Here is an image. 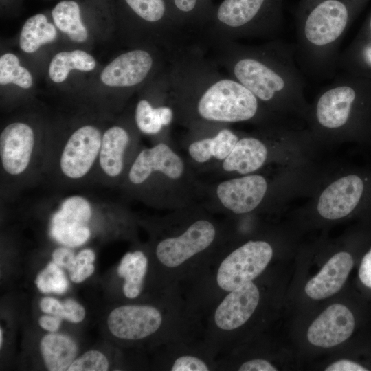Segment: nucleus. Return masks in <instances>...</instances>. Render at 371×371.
Listing matches in <instances>:
<instances>
[{
    "label": "nucleus",
    "mask_w": 371,
    "mask_h": 371,
    "mask_svg": "<svg viewBox=\"0 0 371 371\" xmlns=\"http://www.w3.org/2000/svg\"><path fill=\"white\" fill-rule=\"evenodd\" d=\"M187 41L167 52L163 71L175 122L189 128L265 122L272 117L249 89L221 71L201 42Z\"/></svg>",
    "instance_id": "1"
},
{
    "label": "nucleus",
    "mask_w": 371,
    "mask_h": 371,
    "mask_svg": "<svg viewBox=\"0 0 371 371\" xmlns=\"http://www.w3.org/2000/svg\"><path fill=\"white\" fill-rule=\"evenodd\" d=\"M203 44L221 69L272 113L308 111L304 96L306 84L296 65L295 45L275 38L256 45L236 41Z\"/></svg>",
    "instance_id": "2"
},
{
    "label": "nucleus",
    "mask_w": 371,
    "mask_h": 371,
    "mask_svg": "<svg viewBox=\"0 0 371 371\" xmlns=\"http://www.w3.org/2000/svg\"><path fill=\"white\" fill-rule=\"evenodd\" d=\"M227 245L225 223L191 205L159 219L150 251L157 288H181Z\"/></svg>",
    "instance_id": "3"
},
{
    "label": "nucleus",
    "mask_w": 371,
    "mask_h": 371,
    "mask_svg": "<svg viewBox=\"0 0 371 371\" xmlns=\"http://www.w3.org/2000/svg\"><path fill=\"white\" fill-rule=\"evenodd\" d=\"M110 333L121 341L167 343L203 337V321L193 311L180 287L162 291L150 303L126 304L107 318Z\"/></svg>",
    "instance_id": "4"
},
{
    "label": "nucleus",
    "mask_w": 371,
    "mask_h": 371,
    "mask_svg": "<svg viewBox=\"0 0 371 371\" xmlns=\"http://www.w3.org/2000/svg\"><path fill=\"white\" fill-rule=\"evenodd\" d=\"M120 188L146 205L174 210L190 206L196 190L184 159L164 141L139 150Z\"/></svg>",
    "instance_id": "5"
},
{
    "label": "nucleus",
    "mask_w": 371,
    "mask_h": 371,
    "mask_svg": "<svg viewBox=\"0 0 371 371\" xmlns=\"http://www.w3.org/2000/svg\"><path fill=\"white\" fill-rule=\"evenodd\" d=\"M369 1L323 0L297 19L295 59L301 71L317 79L334 77L341 40Z\"/></svg>",
    "instance_id": "6"
},
{
    "label": "nucleus",
    "mask_w": 371,
    "mask_h": 371,
    "mask_svg": "<svg viewBox=\"0 0 371 371\" xmlns=\"http://www.w3.org/2000/svg\"><path fill=\"white\" fill-rule=\"evenodd\" d=\"M51 135L49 126L31 115L14 117L3 124L0 131L2 197L14 199L43 180Z\"/></svg>",
    "instance_id": "7"
},
{
    "label": "nucleus",
    "mask_w": 371,
    "mask_h": 371,
    "mask_svg": "<svg viewBox=\"0 0 371 371\" xmlns=\"http://www.w3.org/2000/svg\"><path fill=\"white\" fill-rule=\"evenodd\" d=\"M98 114L80 117L64 131L52 129L43 180L60 188L93 183L103 132L110 121Z\"/></svg>",
    "instance_id": "8"
},
{
    "label": "nucleus",
    "mask_w": 371,
    "mask_h": 371,
    "mask_svg": "<svg viewBox=\"0 0 371 371\" xmlns=\"http://www.w3.org/2000/svg\"><path fill=\"white\" fill-rule=\"evenodd\" d=\"M311 117L321 132L371 137V79L344 73L319 93Z\"/></svg>",
    "instance_id": "9"
},
{
    "label": "nucleus",
    "mask_w": 371,
    "mask_h": 371,
    "mask_svg": "<svg viewBox=\"0 0 371 371\" xmlns=\"http://www.w3.org/2000/svg\"><path fill=\"white\" fill-rule=\"evenodd\" d=\"M284 22L283 0H223L197 38L203 43L240 38L274 39Z\"/></svg>",
    "instance_id": "10"
},
{
    "label": "nucleus",
    "mask_w": 371,
    "mask_h": 371,
    "mask_svg": "<svg viewBox=\"0 0 371 371\" xmlns=\"http://www.w3.org/2000/svg\"><path fill=\"white\" fill-rule=\"evenodd\" d=\"M120 31L131 47L152 45L170 51L187 40L174 22L166 0H120Z\"/></svg>",
    "instance_id": "11"
},
{
    "label": "nucleus",
    "mask_w": 371,
    "mask_h": 371,
    "mask_svg": "<svg viewBox=\"0 0 371 371\" xmlns=\"http://www.w3.org/2000/svg\"><path fill=\"white\" fill-rule=\"evenodd\" d=\"M167 54V51L157 46L131 47L102 68L100 82L115 95L117 108L164 69Z\"/></svg>",
    "instance_id": "12"
},
{
    "label": "nucleus",
    "mask_w": 371,
    "mask_h": 371,
    "mask_svg": "<svg viewBox=\"0 0 371 371\" xmlns=\"http://www.w3.org/2000/svg\"><path fill=\"white\" fill-rule=\"evenodd\" d=\"M140 134L133 114L109 121L103 132L93 183L120 188L141 148Z\"/></svg>",
    "instance_id": "13"
},
{
    "label": "nucleus",
    "mask_w": 371,
    "mask_h": 371,
    "mask_svg": "<svg viewBox=\"0 0 371 371\" xmlns=\"http://www.w3.org/2000/svg\"><path fill=\"white\" fill-rule=\"evenodd\" d=\"M99 203L78 194L60 199L50 218L52 238L69 247L85 244L91 236L89 225Z\"/></svg>",
    "instance_id": "14"
},
{
    "label": "nucleus",
    "mask_w": 371,
    "mask_h": 371,
    "mask_svg": "<svg viewBox=\"0 0 371 371\" xmlns=\"http://www.w3.org/2000/svg\"><path fill=\"white\" fill-rule=\"evenodd\" d=\"M140 91L133 112L135 125L141 134L162 135L175 121L163 71Z\"/></svg>",
    "instance_id": "15"
},
{
    "label": "nucleus",
    "mask_w": 371,
    "mask_h": 371,
    "mask_svg": "<svg viewBox=\"0 0 371 371\" xmlns=\"http://www.w3.org/2000/svg\"><path fill=\"white\" fill-rule=\"evenodd\" d=\"M368 179L359 174H350L331 183L321 194L317 211L324 218H344L364 203L369 194Z\"/></svg>",
    "instance_id": "16"
},
{
    "label": "nucleus",
    "mask_w": 371,
    "mask_h": 371,
    "mask_svg": "<svg viewBox=\"0 0 371 371\" xmlns=\"http://www.w3.org/2000/svg\"><path fill=\"white\" fill-rule=\"evenodd\" d=\"M159 370L214 371L218 355L203 337L174 341L160 346Z\"/></svg>",
    "instance_id": "17"
},
{
    "label": "nucleus",
    "mask_w": 371,
    "mask_h": 371,
    "mask_svg": "<svg viewBox=\"0 0 371 371\" xmlns=\"http://www.w3.org/2000/svg\"><path fill=\"white\" fill-rule=\"evenodd\" d=\"M268 184L260 175H245L223 180L215 188L220 207L234 214H244L254 210L263 200Z\"/></svg>",
    "instance_id": "18"
},
{
    "label": "nucleus",
    "mask_w": 371,
    "mask_h": 371,
    "mask_svg": "<svg viewBox=\"0 0 371 371\" xmlns=\"http://www.w3.org/2000/svg\"><path fill=\"white\" fill-rule=\"evenodd\" d=\"M228 125L204 124L188 128L192 141L188 153L194 163L222 162L230 154L240 137Z\"/></svg>",
    "instance_id": "19"
},
{
    "label": "nucleus",
    "mask_w": 371,
    "mask_h": 371,
    "mask_svg": "<svg viewBox=\"0 0 371 371\" xmlns=\"http://www.w3.org/2000/svg\"><path fill=\"white\" fill-rule=\"evenodd\" d=\"M355 328V318L344 305L328 307L309 326L307 338L312 344L329 348L348 339Z\"/></svg>",
    "instance_id": "20"
},
{
    "label": "nucleus",
    "mask_w": 371,
    "mask_h": 371,
    "mask_svg": "<svg viewBox=\"0 0 371 371\" xmlns=\"http://www.w3.org/2000/svg\"><path fill=\"white\" fill-rule=\"evenodd\" d=\"M353 266L350 254L341 251L335 254L321 271L305 286V292L314 300H322L337 293L345 283Z\"/></svg>",
    "instance_id": "21"
},
{
    "label": "nucleus",
    "mask_w": 371,
    "mask_h": 371,
    "mask_svg": "<svg viewBox=\"0 0 371 371\" xmlns=\"http://www.w3.org/2000/svg\"><path fill=\"white\" fill-rule=\"evenodd\" d=\"M172 19L186 36L197 38L209 24L215 10L212 0H166Z\"/></svg>",
    "instance_id": "22"
},
{
    "label": "nucleus",
    "mask_w": 371,
    "mask_h": 371,
    "mask_svg": "<svg viewBox=\"0 0 371 371\" xmlns=\"http://www.w3.org/2000/svg\"><path fill=\"white\" fill-rule=\"evenodd\" d=\"M267 157L268 148L264 141L256 136L242 137L221 162V169L228 173L249 175L260 169Z\"/></svg>",
    "instance_id": "23"
},
{
    "label": "nucleus",
    "mask_w": 371,
    "mask_h": 371,
    "mask_svg": "<svg viewBox=\"0 0 371 371\" xmlns=\"http://www.w3.org/2000/svg\"><path fill=\"white\" fill-rule=\"evenodd\" d=\"M150 265L149 257L142 249L128 251L122 258L117 273L122 279V293L126 299L135 300L140 297L144 289Z\"/></svg>",
    "instance_id": "24"
},
{
    "label": "nucleus",
    "mask_w": 371,
    "mask_h": 371,
    "mask_svg": "<svg viewBox=\"0 0 371 371\" xmlns=\"http://www.w3.org/2000/svg\"><path fill=\"white\" fill-rule=\"evenodd\" d=\"M52 17L58 30L70 41L84 44L89 41L90 32L82 21L80 7L76 1H60L52 9Z\"/></svg>",
    "instance_id": "25"
},
{
    "label": "nucleus",
    "mask_w": 371,
    "mask_h": 371,
    "mask_svg": "<svg viewBox=\"0 0 371 371\" xmlns=\"http://www.w3.org/2000/svg\"><path fill=\"white\" fill-rule=\"evenodd\" d=\"M40 350L48 370L63 371L76 359L78 347L69 337L52 333L42 337Z\"/></svg>",
    "instance_id": "26"
},
{
    "label": "nucleus",
    "mask_w": 371,
    "mask_h": 371,
    "mask_svg": "<svg viewBox=\"0 0 371 371\" xmlns=\"http://www.w3.org/2000/svg\"><path fill=\"white\" fill-rule=\"evenodd\" d=\"M96 65L95 58L85 50L61 51L52 58L48 67V76L53 83L61 84L72 71L91 72Z\"/></svg>",
    "instance_id": "27"
},
{
    "label": "nucleus",
    "mask_w": 371,
    "mask_h": 371,
    "mask_svg": "<svg viewBox=\"0 0 371 371\" xmlns=\"http://www.w3.org/2000/svg\"><path fill=\"white\" fill-rule=\"evenodd\" d=\"M337 66L344 73L371 79V42L361 30L340 53Z\"/></svg>",
    "instance_id": "28"
},
{
    "label": "nucleus",
    "mask_w": 371,
    "mask_h": 371,
    "mask_svg": "<svg viewBox=\"0 0 371 371\" xmlns=\"http://www.w3.org/2000/svg\"><path fill=\"white\" fill-rule=\"evenodd\" d=\"M58 29L43 14L29 17L19 34L20 49L26 54L36 52L43 45L52 43L58 37Z\"/></svg>",
    "instance_id": "29"
},
{
    "label": "nucleus",
    "mask_w": 371,
    "mask_h": 371,
    "mask_svg": "<svg viewBox=\"0 0 371 371\" xmlns=\"http://www.w3.org/2000/svg\"><path fill=\"white\" fill-rule=\"evenodd\" d=\"M34 83L31 72L21 65L19 57L11 52L0 56V85H14L22 89H30Z\"/></svg>",
    "instance_id": "30"
},
{
    "label": "nucleus",
    "mask_w": 371,
    "mask_h": 371,
    "mask_svg": "<svg viewBox=\"0 0 371 371\" xmlns=\"http://www.w3.org/2000/svg\"><path fill=\"white\" fill-rule=\"evenodd\" d=\"M35 284L43 293L63 294L69 287L68 280L62 268L55 262H49L36 276Z\"/></svg>",
    "instance_id": "31"
},
{
    "label": "nucleus",
    "mask_w": 371,
    "mask_h": 371,
    "mask_svg": "<svg viewBox=\"0 0 371 371\" xmlns=\"http://www.w3.org/2000/svg\"><path fill=\"white\" fill-rule=\"evenodd\" d=\"M95 258V253L91 249H84L79 251L68 270L71 280L80 283L91 276L95 270L93 265Z\"/></svg>",
    "instance_id": "32"
},
{
    "label": "nucleus",
    "mask_w": 371,
    "mask_h": 371,
    "mask_svg": "<svg viewBox=\"0 0 371 371\" xmlns=\"http://www.w3.org/2000/svg\"><path fill=\"white\" fill-rule=\"evenodd\" d=\"M109 368V360L100 351L91 350L76 358L68 368V371H106Z\"/></svg>",
    "instance_id": "33"
},
{
    "label": "nucleus",
    "mask_w": 371,
    "mask_h": 371,
    "mask_svg": "<svg viewBox=\"0 0 371 371\" xmlns=\"http://www.w3.org/2000/svg\"><path fill=\"white\" fill-rule=\"evenodd\" d=\"M63 303L64 305L63 319L73 323H79L84 319L85 310L82 306L72 299H66Z\"/></svg>",
    "instance_id": "34"
},
{
    "label": "nucleus",
    "mask_w": 371,
    "mask_h": 371,
    "mask_svg": "<svg viewBox=\"0 0 371 371\" xmlns=\"http://www.w3.org/2000/svg\"><path fill=\"white\" fill-rule=\"evenodd\" d=\"M53 262L60 267L69 270L76 257L75 253L69 247L55 249L52 254Z\"/></svg>",
    "instance_id": "35"
},
{
    "label": "nucleus",
    "mask_w": 371,
    "mask_h": 371,
    "mask_svg": "<svg viewBox=\"0 0 371 371\" xmlns=\"http://www.w3.org/2000/svg\"><path fill=\"white\" fill-rule=\"evenodd\" d=\"M239 371H276V368L265 359H254L240 363L236 368Z\"/></svg>",
    "instance_id": "36"
},
{
    "label": "nucleus",
    "mask_w": 371,
    "mask_h": 371,
    "mask_svg": "<svg viewBox=\"0 0 371 371\" xmlns=\"http://www.w3.org/2000/svg\"><path fill=\"white\" fill-rule=\"evenodd\" d=\"M39 306L43 312L63 319L64 305L57 299L49 297H43L41 300Z\"/></svg>",
    "instance_id": "37"
},
{
    "label": "nucleus",
    "mask_w": 371,
    "mask_h": 371,
    "mask_svg": "<svg viewBox=\"0 0 371 371\" xmlns=\"http://www.w3.org/2000/svg\"><path fill=\"white\" fill-rule=\"evenodd\" d=\"M361 282L371 288V249L363 256L359 270Z\"/></svg>",
    "instance_id": "38"
},
{
    "label": "nucleus",
    "mask_w": 371,
    "mask_h": 371,
    "mask_svg": "<svg viewBox=\"0 0 371 371\" xmlns=\"http://www.w3.org/2000/svg\"><path fill=\"white\" fill-rule=\"evenodd\" d=\"M326 371H367L365 367L354 361L343 359L333 363L328 366Z\"/></svg>",
    "instance_id": "39"
},
{
    "label": "nucleus",
    "mask_w": 371,
    "mask_h": 371,
    "mask_svg": "<svg viewBox=\"0 0 371 371\" xmlns=\"http://www.w3.org/2000/svg\"><path fill=\"white\" fill-rule=\"evenodd\" d=\"M62 318L55 315H43L38 319L39 326L51 333L56 332L60 327Z\"/></svg>",
    "instance_id": "40"
},
{
    "label": "nucleus",
    "mask_w": 371,
    "mask_h": 371,
    "mask_svg": "<svg viewBox=\"0 0 371 371\" xmlns=\"http://www.w3.org/2000/svg\"><path fill=\"white\" fill-rule=\"evenodd\" d=\"M322 1L323 0H300L295 11V15L297 19Z\"/></svg>",
    "instance_id": "41"
},
{
    "label": "nucleus",
    "mask_w": 371,
    "mask_h": 371,
    "mask_svg": "<svg viewBox=\"0 0 371 371\" xmlns=\"http://www.w3.org/2000/svg\"><path fill=\"white\" fill-rule=\"evenodd\" d=\"M360 30L367 36L371 42V12L366 19Z\"/></svg>",
    "instance_id": "42"
},
{
    "label": "nucleus",
    "mask_w": 371,
    "mask_h": 371,
    "mask_svg": "<svg viewBox=\"0 0 371 371\" xmlns=\"http://www.w3.org/2000/svg\"><path fill=\"white\" fill-rule=\"evenodd\" d=\"M3 343V330L1 328L0 329V346L1 347Z\"/></svg>",
    "instance_id": "43"
}]
</instances>
